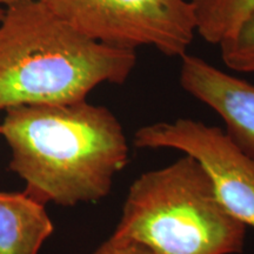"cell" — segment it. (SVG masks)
Instances as JSON below:
<instances>
[{"instance_id": "2", "label": "cell", "mask_w": 254, "mask_h": 254, "mask_svg": "<svg viewBox=\"0 0 254 254\" xmlns=\"http://www.w3.org/2000/svg\"><path fill=\"white\" fill-rule=\"evenodd\" d=\"M4 9L0 110L86 100L101 84H124L135 68V50L82 36L41 0H21Z\"/></svg>"}, {"instance_id": "5", "label": "cell", "mask_w": 254, "mask_h": 254, "mask_svg": "<svg viewBox=\"0 0 254 254\" xmlns=\"http://www.w3.org/2000/svg\"><path fill=\"white\" fill-rule=\"evenodd\" d=\"M133 144L139 148H173L194 158L211 178L225 208L254 228V159L226 132L196 120L178 119L140 127Z\"/></svg>"}, {"instance_id": "8", "label": "cell", "mask_w": 254, "mask_h": 254, "mask_svg": "<svg viewBox=\"0 0 254 254\" xmlns=\"http://www.w3.org/2000/svg\"><path fill=\"white\" fill-rule=\"evenodd\" d=\"M196 34L219 45L254 14V0H192Z\"/></svg>"}, {"instance_id": "10", "label": "cell", "mask_w": 254, "mask_h": 254, "mask_svg": "<svg viewBox=\"0 0 254 254\" xmlns=\"http://www.w3.org/2000/svg\"><path fill=\"white\" fill-rule=\"evenodd\" d=\"M93 254H155L151 249L126 237H120L113 233L109 240L105 241L103 245Z\"/></svg>"}, {"instance_id": "7", "label": "cell", "mask_w": 254, "mask_h": 254, "mask_svg": "<svg viewBox=\"0 0 254 254\" xmlns=\"http://www.w3.org/2000/svg\"><path fill=\"white\" fill-rule=\"evenodd\" d=\"M52 233L45 205L24 192H0V254H38Z\"/></svg>"}, {"instance_id": "13", "label": "cell", "mask_w": 254, "mask_h": 254, "mask_svg": "<svg viewBox=\"0 0 254 254\" xmlns=\"http://www.w3.org/2000/svg\"><path fill=\"white\" fill-rule=\"evenodd\" d=\"M0 132H1V124H0Z\"/></svg>"}, {"instance_id": "12", "label": "cell", "mask_w": 254, "mask_h": 254, "mask_svg": "<svg viewBox=\"0 0 254 254\" xmlns=\"http://www.w3.org/2000/svg\"><path fill=\"white\" fill-rule=\"evenodd\" d=\"M4 11H5L4 8H2V7H0V20H1L2 15H4Z\"/></svg>"}, {"instance_id": "1", "label": "cell", "mask_w": 254, "mask_h": 254, "mask_svg": "<svg viewBox=\"0 0 254 254\" xmlns=\"http://www.w3.org/2000/svg\"><path fill=\"white\" fill-rule=\"evenodd\" d=\"M0 134L11 148L9 171L43 205L72 207L105 198L128 161L122 124L87 100L8 109Z\"/></svg>"}, {"instance_id": "9", "label": "cell", "mask_w": 254, "mask_h": 254, "mask_svg": "<svg viewBox=\"0 0 254 254\" xmlns=\"http://www.w3.org/2000/svg\"><path fill=\"white\" fill-rule=\"evenodd\" d=\"M218 46L222 62L228 68L254 73V14Z\"/></svg>"}, {"instance_id": "3", "label": "cell", "mask_w": 254, "mask_h": 254, "mask_svg": "<svg viewBox=\"0 0 254 254\" xmlns=\"http://www.w3.org/2000/svg\"><path fill=\"white\" fill-rule=\"evenodd\" d=\"M245 233L204 167L187 154L132 184L114 231L155 254L241 253Z\"/></svg>"}, {"instance_id": "4", "label": "cell", "mask_w": 254, "mask_h": 254, "mask_svg": "<svg viewBox=\"0 0 254 254\" xmlns=\"http://www.w3.org/2000/svg\"><path fill=\"white\" fill-rule=\"evenodd\" d=\"M82 36L106 45L154 47L182 58L196 34L192 0H41Z\"/></svg>"}, {"instance_id": "6", "label": "cell", "mask_w": 254, "mask_h": 254, "mask_svg": "<svg viewBox=\"0 0 254 254\" xmlns=\"http://www.w3.org/2000/svg\"><path fill=\"white\" fill-rule=\"evenodd\" d=\"M179 81L187 93L221 117L226 134L254 159V85L189 53L180 58Z\"/></svg>"}, {"instance_id": "11", "label": "cell", "mask_w": 254, "mask_h": 254, "mask_svg": "<svg viewBox=\"0 0 254 254\" xmlns=\"http://www.w3.org/2000/svg\"><path fill=\"white\" fill-rule=\"evenodd\" d=\"M18 1H21V0H0V7H1V6L7 7V6L15 4V2H18Z\"/></svg>"}]
</instances>
